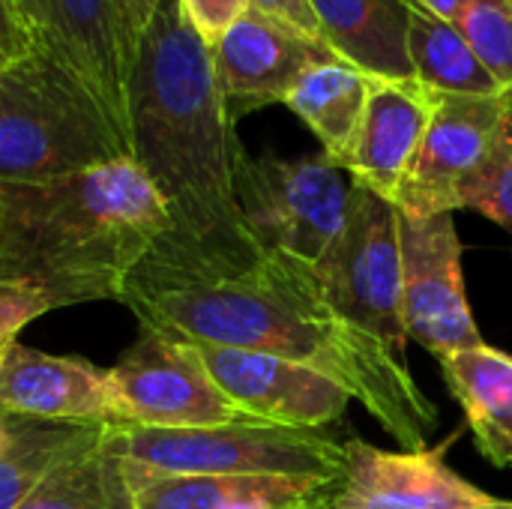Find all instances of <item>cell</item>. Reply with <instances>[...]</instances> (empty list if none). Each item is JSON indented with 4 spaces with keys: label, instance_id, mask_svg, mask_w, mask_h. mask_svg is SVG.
I'll use <instances>...</instances> for the list:
<instances>
[{
    "label": "cell",
    "instance_id": "6da1fadb",
    "mask_svg": "<svg viewBox=\"0 0 512 509\" xmlns=\"http://www.w3.org/2000/svg\"><path fill=\"white\" fill-rule=\"evenodd\" d=\"M144 330L192 345L285 357L333 378L402 450H426L435 402L411 363L351 327L327 303L315 270L267 249L210 255L156 240L120 294Z\"/></svg>",
    "mask_w": 512,
    "mask_h": 509
},
{
    "label": "cell",
    "instance_id": "7a4b0ae2",
    "mask_svg": "<svg viewBox=\"0 0 512 509\" xmlns=\"http://www.w3.org/2000/svg\"><path fill=\"white\" fill-rule=\"evenodd\" d=\"M126 117L132 162L171 216V231L159 240L210 255L258 249L234 195V165L243 150L234 117L210 45L189 24L180 0H162L138 36Z\"/></svg>",
    "mask_w": 512,
    "mask_h": 509
},
{
    "label": "cell",
    "instance_id": "3957f363",
    "mask_svg": "<svg viewBox=\"0 0 512 509\" xmlns=\"http://www.w3.org/2000/svg\"><path fill=\"white\" fill-rule=\"evenodd\" d=\"M168 231V207L132 159L39 183L0 180V282H27L54 309L120 300Z\"/></svg>",
    "mask_w": 512,
    "mask_h": 509
},
{
    "label": "cell",
    "instance_id": "277c9868",
    "mask_svg": "<svg viewBox=\"0 0 512 509\" xmlns=\"http://www.w3.org/2000/svg\"><path fill=\"white\" fill-rule=\"evenodd\" d=\"M132 159L129 123L42 51L0 69V180L39 183Z\"/></svg>",
    "mask_w": 512,
    "mask_h": 509
},
{
    "label": "cell",
    "instance_id": "5b68a950",
    "mask_svg": "<svg viewBox=\"0 0 512 509\" xmlns=\"http://www.w3.org/2000/svg\"><path fill=\"white\" fill-rule=\"evenodd\" d=\"M108 447L144 468L174 477H294L339 480L345 444L318 429L237 420L207 429L108 426Z\"/></svg>",
    "mask_w": 512,
    "mask_h": 509
},
{
    "label": "cell",
    "instance_id": "8992f818",
    "mask_svg": "<svg viewBox=\"0 0 512 509\" xmlns=\"http://www.w3.org/2000/svg\"><path fill=\"white\" fill-rule=\"evenodd\" d=\"M234 195L261 249L288 255L315 270L345 225L354 180L324 153L279 159L240 150Z\"/></svg>",
    "mask_w": 512,
    "mask_h": 509
},
{
    "label": "cell",
    "instance_id": "52a82bcc",
    "mask_svg": "<svg viewBox=\"0 0 512 509\" xmlns=\"http://www.w3.org/2000/svg\"><path fill=\"white\" fill-rule=\"evenodd\" d=\"M315 279L339 318L408 363L396 204L354 183L345 225L315 267Z\"/></svg>",
    "mask_w": 512,
    "mask_h": 509
},
{
    "label": "cell",
    "instance_id": "ba28073f",
    "mask_svg": "<svg viewBox=\"0 0 512 509\" xmlns=\"http://www.w3.org/2000/svg\"><path fill=\"white\" fill-rule=\"evenodd\" d=\"M432 93V120L396 198V207L408 216L471 210L492 180L507 141V93Z\"/></svg>",
    "mask_w": 512,
    "mask_h": 509
},
{
    "label": "cell",
    "instance_id": "9c48e42d",
    "mask_svg": "<svg viewBox=\"0 0 512 509\" xmlns=\"http://www.w3.org/2000/svg\"><path fill=\"white\" fill-rule=\"evenodd\" d=\"M120 423L141 429H207L249 420L213 381L198 348L165 333L144 336L108 369Z\"/></svg>",
    "mask_w": 512,
    "mask_h": 509
},
{
    "label": "cell",
    "instance_id": "30bf717a",
    "mask_svg": "<svg viewBox=\"0 0 512 509\" xmlns=\"http://www.w3.org/2000/svg\"><path fill=\"white\" fill-rule=\"evenodd\" d=\"M30 51H42L93 87L126 123V84L138 27L126 0H6Z\"/></svg>",
    "mask_w": 512,
    "mask_h": 509
},
{
    "label": "cell",
    "instance_id": "8fae6325",
    "mask_svg": "<svg viewBox=\"0 0 512 509\" xmlns=\"http://www.w3.org/2000/svg\"><path fill=\"white\" fill-rule=\"evenodd\" d=\"M399 243L408 339L438 360L483 345L465 291L462 240L453 213L408 216L399 210Z\"/></svg>",
    "mask_w": 512,
    "mask_h": 509
},
{
    "label": "cell",
    "instance_id": "7c38bea8",
    "mask_svg": "<svg viewBox=\"0 0 512 509\" xmlns=\"http://www.w3.org/2000/svg\"><path fill=\"white\" fill-rule=\"evenodd\" d=\"M447 462L444 450L390 453L360 438L345 441V465L312 509H507Z\"/></svg>",
    "mask_w": 512,
    "mask_h": 509
},
{
    "label": "cell",
    "instance_id": "4fadbf2b",
    "mask_svg": "<svg viewBox=\"0 0 512 509\" xmlns=\"http://www.w3.org/2000/svg\"><path fill=\"white\" fill-rule=\"evenodd\" d=\"M195 348L207 363L213 381L249 420L321 432V426L342 420L348 414V405L354 402L333 378L321 375L312 366L219 345Z\"/></svg>",
    "mask_w": 512,
    "mask_h": 509
},
{
    "label": "cell",
    "instance_id": "5bb4252c",
    "mask_svg": "<svg viewBox=\"0 0 512 509\" xmlns=\"http://www.w3.org/2000/svg\"><path fill=\"white\" fill-rule=\"evenodd\" d=\"M210 54L231 117L285 102L315 63L336 57L252 6L225 30Z\"/></svg>",
    "mask_w": 512,
    "mask_h": 509
},
{
    "label": "cell",
    "instance_id": "9a60e30c",
    "mask_svg": "<svg viewBox=\"0 0 512 509\" xmlns=\"http://www.w3.org/2000/svg\"><path fill=\"white\" fill-rule=\"evenodd\" d=\"M0 414L54 423H120L108 372L18 342L0 363Z\"/></svg>",
    "mask_w": 512,
    "mask_h": 509
},
{
    "label": "cell",
    "instance_id": "2e32d148",
    "mask_svg": "<svg viewBox=\"0 0 512 509\" xmlns=\"http://www.w3.org/2000/svg\"><path fill=\"white\" fill-rule=\"evenodd\" d=\"M435 93L417 78H372L363 123L345 171L363 189L396 204L432 120Z\"/></svg>",
    "mask_w": 512,
    "mask_h": 509
},
{
    "label": "cell",
    "instance_id": "e0dca14e",
    "mask_svg": "<svg viewBox=\"0 0 512 509\" xmlns=\"http://www.w3.org/2000/svg\"><path fill=\"white\" fill-rule=\"evenodd\" d=\"M135 509H312L336 480L174 477L123 459Z\"/></svg>",
    "mask_w": 512,
    "mask_h": 509
},
{
    "label": "cell",
    "instance_id": "ac0fdd59",
    "mask_svg": "<svg viewBox=\"0 0 512 509\" xmlns=\"http://www.w3.org/2000/svg\"><path fill=\"white\" fill-rule=\"evenodd\" d=\"M327 48L372 78H414L408 0H309Z\"/></svg>",
    "mask_w": 512,
    "mask_h": 509
},
{
    "label": "cell",
    "instance_id": "d6986e66",
    "mask_svg": "<svg viewBox=\"0 0 512 509\" xmlns=\"http://www.w3.org/2000/svg\"><path fill=\"white\" fill-rule=\"evenodd\" d=\"M438 363L468 417L477 447L492 465L507 468L512 456V357L483 342Z\"/></svg>",
    "mask_w": 512,
    "mask_h": 509
},
{
    "label": "cell",
    "instance_id": "ffe728a7",
    "mask_svg": "<svg viewBox=\"0 0 512 509\" xmlns=\"http://www.w3.org/2000/svg\"><path fill=\"white\" fill-rule=\"evenodd\" d=\"M105 423H54L9 417V447L0 453V509H18L51 474L96 450Z\"/></svg>",
    "mask_w": 512,
    "mask_h": 509
},
{
    "label": "cell",
    "instance_id": "44dd1931",
    "mask_svg": "<svg viewBox=\"0 0 512 509\" xmlns=\"http://www.w3.org/2000/svg\"><path fill=\"white\" fill-rule=\"evenodd\" d=\"M369 84L372 75L333 57L315 63L285 99V105L315 132V138L321 141V153L339 168L348 165V156L354 150L369 99Z\"/></svg>",
    "mask_w": 512,
    "mask_h": 509
},
{
    "label": "cell",
    "instance_id": "7402d4cb",
    "mask_svg": "<svg viewBox=\"0 0 512 509\" xmlns=\"http://www.w3.org/2000/svg\"><path fill=\"white\" fill-rule=\"evenodd\" d=\"M408 51L414 63V78L438 93L459 96H501L504 90L477 60L465 36L444 18L408 0Z\"/></svg>",
    "mask_w": 512,
    "mask_h": 509
},
{
    "label": "cell",
    "instance_id": "603a6c76",
    "mask_svg": "<svg viewBox=\"0 0 512 509\" xmlns=\"http://www.w3.org/2000/svg\"><path fill=\"white\" fill-rule=\"evenodd\" d=\"M18 509H135L123 459L105 441L51 474Z\"/></svg>",
    "mask_w": 512,
    "mask_h": 509
},
{
    "label": "cell",
    "instance_id": "cb8c5ba5",
    "mask_svg": "<svg viewBox=\"0 0 512 509\" xmlns=\"http://www.w3.org/2000/svg\"><path fill=\"white\" fill-rule=\"evenodd\" d=\"M456 30L498 87L512 93V0H465Z\"/></svg>",
    "mask_w": 512,
    "mask_h": 509
},
{
    "label": "cell",
    "instance_id": "d4e9b609",
    "mask_svg": "<svg viewBox=\"0 0 512 509\" xmlns=\"http://www.w3.org/2000/svg\"><path fill=\"white\" fill-rule=\"evenodd\" d=\"M51 309L54 303L39 288L27 282H0V363L12 351L18 333Z\"/></svg>",
    "mask_w": 512,
    "mask_h": 509
},
{
    "label": "cell",
    "instance_id": "484cf974",
    "mask_svg": "<svg viewBox=\"0 0 512 509\" xmlns=\"http://www.w3.org/2000/svg\"><path fill=\"white\" fill-rule=\"evenodd\" d=\"M510 105H507V141H504V153L501 162L492 174V180L486 183V189L480 192V198L474 201L471 210L489 216L492 222H498L501 228H507L512 234V93H507Z\"/></svg>",
    "mask_w": 512,
    "mask_h": 509
},
{
    "label": "cell",
    "instance_id": "4316f807",
    "mask_svg": "<svg viewBox=\"0 0 512 509\" xmlns=\"http://www.w3.org/2000/svg\"><path fill=\"white\" fill-rule=\"evenodd\" d=\"M180 6L198 36L213 48L225 30L249 9V0H180Z\"/></svg>",
    "mask_w": 512,
    "mask_h": 509
},
{
    "label": "cell",
    "instance_id": "83f0119b",
    "mask_svg": "<svg viewBox=\"0 0 512 509\" xmlns=\"http://www.w3.org/2000/svg\"><path fill=\"white\" fill-rule=\"evenodd\" d=\"M249 6L258 9V12H264V15H270V18H276L285 27H291L294 33H300L312 45L327 48L321 21H318V15H315V9H312L309 0H249Z\"/></svg>",
    "mask_w": 512,
    "mask_h": 509
},
{
    "label": "cell",
    "instance_id": "f1b7e54d",
    "mask_svg": "<svg viewBox=\"0 0 512 509\" xmlns=\"http://www.w3.org/2000/svg\"><path fill=\"white\" fill-rule=\"evenodd\" d=\"M27 39L21 36V30L15 27L6 0H0V69L12 66L15 60H21L27 54Z\"/></svg>",
    "mask_w": 512,
    "mask_h": 509
},
{
    "label": "cell",
    "instance_id": "f546056e",
    "mask_svg": "<svg viewBox=\"0 0 512 509\" xmlns=\"http://www.w3.org/2000/svg\"><path fill=\"white\" fill-rule=\"evenodd\" d=\"M423 9H429L432 15H438V18H444L447 24H459V15H462V6H465V0H417Z\"/></svg>",
    "mask_w": 512,
    "mask_h": 509
},
{
    "label": "cell",
    "instance_id": "4dcf8cb0",
    "mask_svg": "<svg viewBox=\"0 0 512 509\" xmlns=\"http://www.w3.org/2000/svg\"><path fill=\"white\" fill-rule=\"evenodd\" d=\"M126 6H129V15H132L135 27L141 33L147 27V21L156 15V9L162 6V0H126Z\"/></svg>",
    "mask_w": 512,
    "mask_h": 509
},
{
    "label": "cell",
    "instance_id": "1f68e13d",
    "mask_svg": "<svg viewBox=\"0 0 512 509\" xmlns=\"http://www.w3.org/2000/svg\"><path fill=\"white\" fill-rule=\"evenodd\" d=\"M9 447V417L0 414V453Z\"/></svg>",
    "mask_w": 512,
    "mask_h": 509
},
{
    "label": "cell",
    "instance_id": "d6a6232c",
    "mask_svg": "<svg viewBox=\"0 0 512 509\" xmlns=\"http://www.w3.org/2000/svg\"><path fill=\"white\" fill-rule=\"evenodd\" d=\"M507 468H512V456H510V462H507Z\"/></svg>",
    "mask_w": 512,
    "mask_h": 509
},
{
    "label": "cell",
    "instance_id": "836d02e7",
    "mask_svg": "<svg viewBox=\"0 0 512 509\" xmlns=\"http://www.w3.org/2000/svg\"><path fill=\"white\" fill-rule=\"evenodd\" d=\"M507 509H512V504H510V507H507Z\"/></svg>",
    "mask_w": 512,
    "mask_h": 509
}]
</instances>
